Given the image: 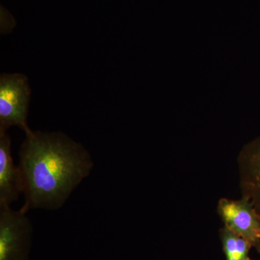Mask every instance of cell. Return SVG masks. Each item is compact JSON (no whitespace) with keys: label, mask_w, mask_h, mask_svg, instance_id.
Wrapping results in <instances>:
<instances>
[{"label":"cell","mask_w":260,"mask_h":260,"mask_svg":"<svg viewBox=\"0 0 260 260\" xmlns=\"http://www.w3.org/2000/svg\"><path fill=\"white\" fill-rule=\"evenodd\" d=\"M21 209H60L93 167L83 145L62 133L29 130L19 151Z\"/></svg>","instance_id":"cell-1"},{"label":"cell","mask_w":260,"mask_h":260,"mask_svg":"<svg viewBox=\"0 0 260 260\" xmlns=\"http://www.w3.org/2000/svg\"><path fill=\"white\" fill-rule=\"evenodd\" d=\"M27 213L0 204V260H28L34 228Z\"/></svg>","instance_id":"cell-2"},{"label":"cell","mask_w":260,"mask_h":260,"mask_svg":"<svg viewBox=\"0 0 260 260\" xmlns=\"http://www.w3.org/2000/svg\"><path fill=\"white\" fill-rule=\"evenodd\" d=\"M30 90L27 77L20 73L0 77V130L18 126L27 133Z\"/></svg>","instance_id":"cell-3"},{"label":"cell","mask_w":260,"mask_h":260,"mask_svg":"<svg viewBox=\"0 0 260 260\" xmlns=\"http://www.w3.org/2000/svg\"><path fill=\"white\" fill-rule=\"evenodd\" d=\"M217 210L224 227L244 238L260 253V215L249 200L222 198Z\"/></svg>","instance_id":"cell-4"},{"label":"cell","mask_w":260,"mask_h":260,"mask_svg":"<svg viewBox=\"0 0 260 260\" xmlns=\"http://www.w3.org/2000/svg\"><path fill=\"white\" fill-rule=\"evenodd\" d=\"M238 164L242 198L249 200L260 215V138L242 150Z\"/></svg>","instance_id":"cell-5"},{"label":"cell","mask_w":260,"mask_h":260,"mask_svg":"<svg viewBox=\"0 0 260 260\" xmlns=\"http://www.w3.org/2000/svg\"><path fill=\"white\" fill-rule=\"evenodd\" d=\"M23 191L20 169L12 156L11 138L8 131L0 130V204L11 205Z\"/></svg>","instance_id":"cell-6"},{"label":"cell","mask_w":260,"mask_h":260,"mask_svg":"<svg viewBox=\"0 0 260 260\" xmlns=\"http://www.w3.org/2000/svg\"><path fill=\"white\" fill-rule=\"evenodd\" d=\"M220 238L225 260H247L252 246L246 239L236 233L223 227L220 230Z\"/></svg>","instance_id":"cell-7"},{"label":"cell","mask_w":260,"mask_h":260,"mask_svg":"<svg viewBox=\"0 0 260 260\" xmlns=\"http://www.w3.org/2000/svg\"><path fill=\"white\" fill-rule=\"evenodd\" d=\"M247 260H254V259H251V258H249V259H247Z\"/></svg>","instance_id":"cell-8"}]
</instances>
